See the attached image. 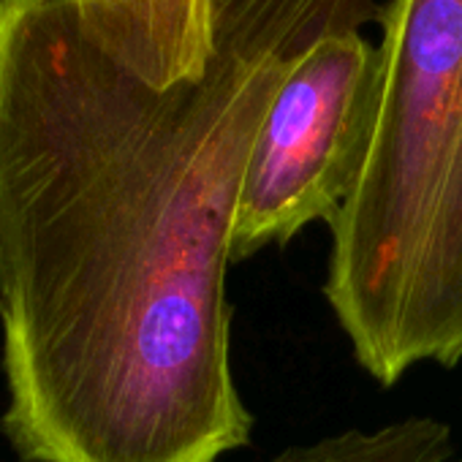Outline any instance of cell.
Segmentation results:
<instances>
[{
  "label": "cell",
  "mask_w": 462,
  "mask_h": 462,
  "mask_svg": "<svg viewBox=\"0 0 462 462\" xmlns=\"http://www.w3.org/2000/svg\"><path fill=\"white\" fill-rule=\"evenodd\" d=\"M115 63L166 90L207 71L215 52V0H63Z\"/></svg>",
  "instance_id": "cell-4"
},
{
  "label": "cell",
  "mask_w": 462,
  "mask_h": 462,
  "mask_svg": "<svg viewBox=\"0 0 462 462\" xmlns=\"http://www.w3.org/2000/svg\"><path fill=\"white\" fill-rule=\"evenodd\" d=\"M381 58L362 33L308 50L281 82L245 166L231 259L283 245L348 199L373 134Z\"/></svg>",
  "instance_id": "cell-3"
},
{
  "label": "cell",
  "mask_w": 462,
  "mask_h": 462,
  "mask_svg": "<svg viewBox=\"0 0 462 462\" xmlns=\"http://www.w3.org/2000/svg\"><path fill=\"white\" fill-rule=\"evenodd\" d=\"M448 454V424L411 416L378 430H346L319 443L291 446L270 462H446Z\"/></svg>",
  "instance_id": "cell-5"
},
{
  "label": "cell",
  "mask_w": 462,
  "mask_h": 462,
  "mask_svg": "<svg viewBox=\"0 0 462 462\" xmlns=\"http://www.w3.org/2000/svg\"><path fill=\"white\" fill-rule=\"evenodd\" d=\"M373 134L324 297L362 370L462 359V0H389Z\"/></svg>",
  "instance_id": "cell-2"
},
{
  "label": "cell",
  "mask_w": 462,
  "mask_h": 462,
  "mask_svg": "<svg viewBox=\"0 0 462 462\" xmlns=\"http://www.w3.org/2000/svg\"><path fill=\"white\" fill-rule=\"evenodd\" d=\"M375 0H215V52L158 90L63 0H0L4 430L25 462H217L254 416L226 273L259 125Z\"/></svg>",
  "instance_id": "cell-1"
}]
</instances>
